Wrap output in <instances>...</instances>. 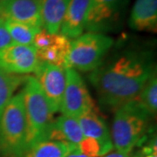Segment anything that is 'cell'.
Returning a JSON list of instances; mask_svg holds the SVG:
<instances>
[{"mask_svg":"<svg viewBox=\"0 0 157 157\" xmlns=\"http://www.w3.org/2000/svg\"><path fill=\"white\" fill-rule=\"evenodd\" d=\"M155 72L153 55L149 52L127 50L102 62L92 71L89 79L101 106L116 110L135 100Z\"/></svg>","mask_w":157,"mask_h":157,"instance_id":"6da1fadb","label":"cell"},{"mask_svg":"<svg viewBox=\"0 0 157 157\" xmlns=\"http://www.w3.org/2000/svg\"><path fill=\"white\" fill-rule=\"evenodd\" d=\"M153 117L136 99L118 107L110 134L113 147L117 151L131 155L135 147L147 137Z\"/></svg>","mask_w":157,"mask_h":157,"instance_id":"7a4b0ae2","label":"cell"},{"mask_svg":"<svg viewBox=\"0 0 157 157\" xmlns=\"http://www.w3.org/2000/svg\"><path fill=\"white\" fill-rule=\"evenodd\" d=\"M22 93L27 125L28 148L39 141L48 140L49 133L54 121V113L52 112L35 77L26 76Z\"/></svg>","mask_w":157,"mask_h":157,"instance_id":"3957f363","label":"cell"},{"mask_svg":"<svg viewBox=\"0 0 157 157\" xmlns=\"http://www.w3.org/2000/svg\"><path fill=\"white\" fill-rule=\"evenodd\" d=\"M27 148V125L22 90L12 96L0 117V150L6 157H21Z\"/></svg>","mask_w":157,"mask_h":157,"instance_id":"277c9868","label":"cell"},{"mask_svg":"<svg viewBox=\"0 0 157 157\" xmlns=\"http://www.w3.org/2000/svg\"><path fill=\"white\" fill-rule=\"evenodd\" d=\"M113 39L100 33L81 34L71 41L67 57V68L92 72L98 67L111 49Z\"/></svg>","mask_w":157,"mask_h":157,"instance_id":"5b68a950","label":"cell"},{"mask_svg":"<svg viewBox=\"0 0 157 157\" xmlns=\"http://www.w3.org/2000/svg\"><path fill=\"white\" fill-rule=\"evenodd\" d=\"M95 108L86 85L76 70L66 68V86L59 110L64 115L78 118Z\"/></svg>","mask_w":157,"mask_h":157,"instance_id":"8992f818","label":"cell"},{"mask_svg":"<svg viewBox=\"0 0 157 157\" xmlns=\"http://www.w3.org/2000/svg\"><path fill=\"white\" fill-rule=\"evenodd\" d=\"M128 0H91L85 30L100 33L112 30L119 24Z\"/></svg>","mask_w":157,"mask_h":157,"instance_id":"52a82bcc","label":"cell"},{"mask_svg":"<svg viewBox=\"0 0 157 157\" xmlns=\"http://www.w3.org/2000/svg\"><path fill=\"white\" fill-rule=\"evenodd\" d=\"M34 73L52 113L59 111L66 86V68L39 61Z\"/></svg>","mask_w":157,"mask_h":157,"instance_id":"ba28073f","label":"cell"},{"mask_svg":"<svg viewBox=\"0 0 157 157\" xmlns=\"http://www.w3.org/2000/svg\"><path fill=\"white\" fill-rule=\"evenodd\" d=\"M39 60L32 45L12 43L0 49V69L6 73L25 75L35 72Z\"/></svg>","mask_w":157,"mask_h":157,"instance_id":"9c48e42d","label":"cell"},{"mask_svg":"<svg viewBox=\"0 0 157 157\" xmlns=\"http://www.w3.org/2000/svg\"><path fill=\"white\" fill-rule=\"evenodd\" d=\"M0 12L4 20L43 28L41 0H6L0 3Z\"/></svg>","mask_w":157,"mask_h":157,"instance_id":"30bf717a","label":"cell"},{"mask_svg":"<svg viewBox=\"0 0 157 157\" xmlns=\"http://www.w3.org/2000/svg\"><path fill=\"white\" fill-rule=\"evenodd\" d=\"M91 0H71L62 20L59 33L76 39L83 33Z\"/></svg>","mask_w":157,"mask_h":157,"instance_id":"8fae6325","label":"cell"},{"mask_svg":"<svg viewBox=\"0 0 157 157\" xmlns=\"http://www.w3.org/2000/svg\"><path fill=\"white\" fill-rule=\"evenodd\" d=\"M128 23L129 26L135 31L156 33L157 0H136Z\"/></svg>","mask_w":157,"mask_h":157,"instance_id":"7c38bea8","label":"cell"},{"mask_svg":"<svg viewBox=\"0 0 157 157\" xmlns=\"http://www.w3.org/2000/svg\"><path fill=\"white\" fill-rule=\"evenodd\" d=\"M83 139L78 119L64 114L54 120L48 136V140L67 141L74 145H78Z\"/></svg>","mask_w":157,"mask_h":157,"instance_id":"4fadbf2b","label":"cell"},{"mask_svg":"<svg viewBox=\"0 0 157 157\" xmlns=\"http://www.w3.org/2000/svg\"><path fill=\"white\" fill-rule=\"evenodd\" d=\"M71 0H41L42 27L50 33H59Z\"/></svg>","mask_w":157,"mask_h":157,"instance_id":"5bb4252c","label":"cell"},{"mask_svg":"<svg viewBox=\"0 0 157 157\" xmlns=\"http://www.w3.org/2000/svg\"><path fill=\"white\" fill-rule=\"evenodd\" d=\"M77 149V145L67 141L45 140L29 147L21 157H66Z\"/></svg>","mask_w":157,"mask_h":157,"instance_id":"9a60e30c","label":"cell"},{"mask_svg":"<svg viewBox=\"0 0 157 157\" xmlns=\"http://www.w3.org/2000/svg\"><path fill=\"white\" fill-rule=\"evenodd\" d=\"M77 119L84 137L93 138L106 143L112 142L107 125L94 109L85 113Z\"/></svg>","mask_w":157,"mask_h":157,"instance_id":"2e32d148","label":"cell"},{"mask_svg":"<svg viewBox=\"0 0 157 157\" xmlns=\"http://www.w3.org/2000/svg\"><path fill=\"white\" fill-rule=\"evenodd\" d=\"M70 45L71 40L67 37L60 34L59 39L55 45L45 50L37 51L38 59L41 62L67 68V57L70 49Z\"/></svg>","mask_w":157,"mask_h":157,"instance_id":"e0dca14e","label":"cell"},{"mask_svg":"<svg viewBox=\"0 0 157 157\" xmlns=\"http://www.w3.org/2000/svg\"><path fill=\"white\" fill-rule=\"evenodd\" d=\"M26 76L6 73L0 69V117L15 91L25 83Z\"/></svg>","mask_w":157,"mask_h":157,"instance_id":"ac0fdd59","label":"cell"},{"mask_svg":"<svg viewBox=\"0 0 157 157\" xmlns=\"http://www.w3.org/2000/svg\"><path fill=\"white\" fill-rule=\"evenodd\" d=\"M6 26L11 36L12 43L18 45H30L33 44L35 35L41 30L22 23L5 20Z\"/></svg>","mask_w":157,"mask_h":157,"instance_id":"d6986e66","label":"cell"},{"mask_svg":"<svg viewBox=\"0 0 157 157\" xmlns=\"http://www.w3.org/2000/svg\"><path fill=\"white\" fill-rule=\"evenodd\" d=\"M136 100L145 107L151 115L157 112V77L156 72L152 75L144 85Z\"/></svg>","mask_w":157,"mask_h":157,"instance_id":"ffe728a7","label":"cell"},{"mask_svg":"<svg viewBox=\"0 0 157 157\" xmlns=\"http://www.w3.org/2000/svg\"><path fill=\"white\" fill-rule=\"evenodd\" d=\"M77 147L80 153L91 157L103 156L112 151L113 148V142L106 143L88 137H84V139L78 143Z\"/></svg>","mask_w":157,"mask_h":157,"instance_id":"44dd1931","label":"cell"},{"mask_svg":"<svg viewBox=\"0 0 157 157\" xmlns=\"http://www.w3.org/2000/svg\"><path fill=\"white\" fill-rule=\"evenodd\" d=\"M59 33H50L44 29H41L38 33L35 35L32 45L36 51L45 50L51 46L54 45L59 39Z\"/></svg>","mask_w":157,"mask_h":157,"instance_id":"7402d4cb","label":"cell"},{"mask_svg":"<svg viewBox=\"0 0 157 157\" xmlns=\"http://www.w3.org/2000/svg\"><path fill=\"white\" fill-rule=\"evenodd\" d=\"M147 136L140 141L137 147H140L134 155L130 157H157L156 139L153 138L149 141H147Z\"/></svg>","mask_w":157,"mask_h":157,"instance_id":"603a6c76","label":"cell"},{"mask_svg":"<svg viewBox=\"0 0 157 157\" xmlns=\"http://www.w3.org/2000/svg\"><path fill=\"white\" fill-rule=\"evenodd\" d=\"M12 44L11 36L6 28V22L4 19L0 20V49H3Z\"/></svg>","mask_w":157,"mask_h":157,"instance_id":"cb8c5ba5","label":"cell"},{"mask_svg":"<svg viewBox=\"0 0 157 157\" xmlns=\"http://www.w3.org/2000/svg\"><path fill=\"white\" fill-rule=\"evenodd\" d=\"M131 155H126V154H123V153H121L119 151H114V152H109L106 154L105 155H103L102 157H130Z\"/></svg>","mask_w":157,"mask_h":157,"instance_id":"d4e9b609","label":"cell"},{"mask_svg":"<svg viewBox=\"0 0 157 157\" xmlns=\"http://www.w3.org/2000/svg\"><path fill=\"white\" fill-rule=\"evenodd\" d=\"M66 157H91V156H88V155H84V154L80 153V152L78 151V149H77V150H74V151L69 153Z\"/></svg>","mask_w":157,"mask_h":157,"instance_id":"484cf974","label":"cell"},{"mask_svg":"<svg viewBox=\"0 0 157 157\" xmlns=\"http://www.w3.org/2000/svg\"><path fill=\"white\" fill-rule=\"evenodd\" d=\"M6 0H0V3H2V2H5Z\"/></svg>","mask_w":157,"mask_h":157,"instance_id":"4316f807","label":"cell"},{"mask_svg":"<svg viewBox=\"0 0 157 157\" xmlns=\"http://www.w3.org/2000/svg\"><path fill=\"white\" fill-rule=\"evenodd\" d=\"M1 19H3V18H2V17H1V12H0V20H1Z\"/></svg>","mask_w":157,"mask_h":157,"instance_id":"83f0119b","label":"cell"}]
</instances>
